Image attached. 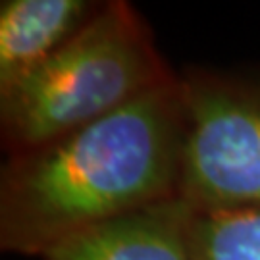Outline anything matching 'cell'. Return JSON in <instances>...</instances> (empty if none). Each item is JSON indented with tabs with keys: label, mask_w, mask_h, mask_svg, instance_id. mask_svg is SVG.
Segmentation results:
<instances>
[{
	"label": "cell",
	"mask_w": 260,
	"mask_h": 260,
	"mask_svg": "<svg viewBox=\"0 0 260 260\" xmlns=\"http://www.w3.org/2000/svg\"><path fill=\"white\" fill-rule=\"evenodd\" d=\"M183 77L101 120L12 154L0 172V247L43 256L94 225L179 199Z\"/></svg>",
	"instance_id": "cell-1"
},
{
	"label": "cell",
	"mask_w": 260,
	"mask_h": 260,
	"mask_svg": "<svg viewBox=\"0 0 260 260\" xmlns=\"http://www.w3.org/2000/svg\"><path fill=\"white\" fill-rule=\"evenodd\" d=\"M174 77L139 12L125 0L104 2L72 41L0 89L2 149H37Z\"/></svg>",
	"instance_id": "cell-2"
},
{
	"label": "cell",
	"mask_w": 260,
	"mask_h": 260,
	"mask_svg": "<svg viewBox=\"0 0 260 260\" xmlns=\"http://www.w3.org/2000/svg\"><path fill=\"white\" fill-rule=\"evenodd\" d=\"M185 137L179 199L189 206L260 205V87L183 77Z\"/></svg>",
	"instance_id": "cell-3"
},
{
	"label": "cell",
	"mask_w": 260,
	"mask_h": 260,
	"mask_svg": "<svg viewBox=\"0 0 260 260\" xmlns=\"http://www.w3.org/2000/svg\"><path fill=\"white\" fill-rule=\"evenodd\" d=\"M181 199L125 214L54 245L43 260H193Z\"/></svg>",
	"instance_id": "cell-4"
},
{
	"label": "cell",
	"mask_w": 260,
	"mask_h": 260,
	"mask_svg": "<svg viewBox=\"0 0 260 260\" xmlns=\"http://www.w3.org/2000/svg\"><path fill=\"white\" fill-rule=\"evenodd\" d=\"M94 0H4L0 4V89L43 64L103 10Z\"/></svg>",
	"instance_id": "cell-5"
},
{
	"label": "cell",
	"mask_w": 260,
	"mask_h": 260,
	"mask_svg": "<svg viewBox=\"0 0 260 260\" xmlns=\"http://www.w3.org/2000/svg\"><path fill=\"white\" fill-rule=\"evenodd\" d=\"M185 237L193 260H260V205H187Z\"/></svg>",
	"instance_id": "cell-6"
}]
</instances>
